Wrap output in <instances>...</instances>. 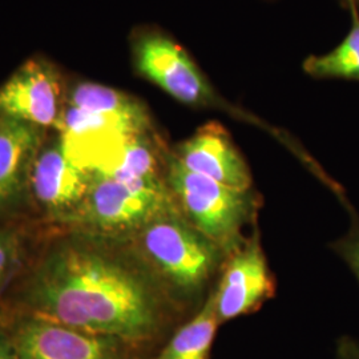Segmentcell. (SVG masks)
Wrapping results in <instances>:
<instances>
[{
    "label": "cell",
    "mask_w": 359,
    "mask_h": 359,
    "mask_svg": "<svg viewBox=\"0 0 359 359\" xmlns=\"http://www.w3.org/2000/svg\"><path fill=\"white\" fill-rule=\"evenodd\" d=\"M51 236L18 276L19 313L116 337L149 354L184 322L187 309L128 241L67 228Z\"/></svg>",
    "instance_id": "6da1fadb"
},
{
    "label": "cell",
    "mask_w": 359,
    "mask_h": 359,
    "mask_svg": "<svg viewBox=\"0 0 359 359\" xmlns=\"http://www.w3.org/2000/svg\"><path fill=\"white\" fill-rule=\"evenodd\" d=\"M128 243L185 309L219 274L228 257L182 216L176 204L148 222Z\"/></svg>",
    "instance_id": "7a4b0ae2"
},
{
    "label": "cell",
    "mask_w": 359,
    "mask_h": 359,
    "mask_svg": "<svg viewBox=\"0 0 359 359\" xmlns=\"http://www.w3.org/2000/svg\"><path fill=\"white\" fill-rule=\"evenodd\" d=\"M133 63L144 79L164 90L180 103L193 108L217 109L231 117L253 124L269 132L273 137L283 142L293 154L305 163L309 154L295 144L283 130L270 127L257 116L236 107L222 97L209 83L201 69L192 60L188 52L161 32H142L133 40Z\"/></svg>",
    "instance_id": "3957f363"
},
{
    "label": "cell",
    "mask_w": 359,
    "mask_h": 359,
    "mask_svg": "<svg viewBox=\"0 0 359 359\" xmlns=\"http://www.w3.org/2000/svg\"><path fill=\"white\" fill-rule=\"evenodd\" d=\"M165 181L182 216L231 255L245 241L244 229L257 215L256 192L234 189L191 172L168 151Z\"/></svg>",
    "instance_id": "277c9868"
},
{
    "label": "cell",
    "mask_w": 359,
    "mask_h": 359,
    "mask_svg": "<svg viewBox=\"0 0 359 359\" xmlns=\"http://www.w3.org/2000/svg\"><path fill=\"white\" fill-rule=\"evenodd\" d=\"M173 205L167 184L130 182L103 170H90L84 201L65 228L128 241Z\"/></svg>",
    "instance_id": "5b68a950"
},
{
    "label": "cell",
    "mask_w": 359,
    "mask_h": 359,
    "mask_svg": "<svg viewBox=\"0 0 359 359\" xmlns=\"http://www.w3.org/2000/svg\"><path fill=\"white\" fill-rule=\"evenodd\" d=\"M18 359H148L140 347L104 334L19 313L8 332Z\"/></svg>",
    "instance_id": "8992f818"
},
{
    "label": "cell",
    "mask_w": 359,
    "mask_h": 359,
    "mask_svg": "<svg viewBox=\"0 0 359 359\" xmlns=\"http://www.w3.org/2000/svg\"><path fill=\"white\" fill-rule=\"evenodd\" d=\"M90 185V170L79 167L65 152L60 135L47 133L31 173V204L60 228L76 215Z\"/></svg>",
    "instance_id": "52a82bcc"
},
{
    "label": "cell",
    "mask_w": 359,
    "mask_h": 359,
    "mask_svg": "<svg viewBox=\"0 0 359 359\" xmlns=\"http://www.w3.org/2000/svg\"><path fill=\"white\" fill-rule=\"evenodd\" d=\"M219 325L248 316L276 293V281L258 231L226 257L212 289Z\"/></svg>",
    "instance_id": "ba28073f"
},
{
    "label": "cell",
    "mask_w": 359,
    "mask_h": 359,
    "mask_svg": "<svg viewBox=\"0 0 359 359\" xmlns=\"http://www.w3.org/2000/svg\"><path fill=\"white\" fill-rule=\"evenodd\" d=\"M65 95L60 69L44 57L29 59L0 86V117L55 130L65 109Z\"/></svg>",
    "instance_id": "9c48e42d"
},
{
    "label": "cell",
    "mask_w": 359,
    "mask_h": 359,
    "mask_svg": "<svg viewBox=\"0 0 359 359\" xmlns=\"http://www.w3.org/2000/svg\"><path fill=\"white\" fill-rule=\"evenodd\" d=\"M48 132L26 121L0 117V224H10L31 204V173Z\"/></svg>",
    "instance_id": "30bf717a"
},
{
    "label": "cell",
    "mask_w": 359,
    "mask_h": 359,
    "mask_svg": "<svg viewBox=\"0 0 359 359\" xmlns=\"http://www.w3.org/2000/svg\"><path fill=\"white\" fill-rule=\"evenodd\" d=\"M172 154L191 172L234 189L250 191L253 179L231 135L216 121L197 129L172 149Z\"/></svg>",
    "instance_id": "8fae6325"
},
{
    "label": "cell",
    "mask_w": 359,
    "mask_h": 359,
    "mask_svg": "<svg viewBox=\"0 0 359 359\" xmlns=\"http://www.w3.org/2000/svg\"><path fill=\"white\" fill-rule=\"evenodd\" d=\"M65 103L115 116L142 135L154 132L152 117L145 104L132 95L107 86L90 81L68 84Z\"/></svg>",
    "instance_id": "7c38bea8"
},
{
    "label": "cell",
    "mask_w": 359,
    "mask_h": 359,
    "mask_svg": "<svg viewBox=\"0 0 359 359\" xmlns=\"http://www.w3.org/2000/svg\"><path fill=\"white\" fill-rule=\"evenodd\" d=\"M219 326L210 290L200 309L180 323L148 359H210Z\"/></svg>",
    "instance_id": "4fadbf2b"
},
{
    "label": "cell",
    "mask_w": 359,
    "mask_h": 359,
    "mask_svg": "<svg viewBox=\"0 0 359 359\" xmlns=\"http://www.w3.org/2000/svg\"><path fill=\"white\" fill-rule=\"evenodd\" d=\"M304 69L311 76L359 80V18L357 13L354 25L341 44L329 53L310 56L304 63Z\"/></svg>",
    "instance_id": "5bb4252c"
},
{
    "label": "cell",
    "mask_w": 359,
    "mask_h": 359,
    "mask_svg": "<svg viewBox=\"0 0 359 359\" xmlns=\"http://www.w3.org/2000/svg\"><path fill=\"white\" fill-rule=\"evenodd\" d=\"M23 234L10 224H0V295L25 268Z\"/></svg>",
    "instance_id": "9a60e30c"
},
{
    "label": "cell",
    "mask_w": 359,
    "mask_h": 359,
    "mask_svg": "<svg viewBox=\"0 0 359 359\" xmlns=\"http://www.w3.org/2000/svg\"><path fill=\"white\" fill-rule=\"evenodd\" d=\"M339 200L348 209L351 222L348 231L332 244V249L346 264L359 283V217L345 194L339 196Z\"/></svg>",
    "instance_id": "2e32d148"
},
{
    "label": "cell",
    "mask_w": 359,
    "mask_h": 359,
    "mask_svg": "<svg viewBox=\"0 0 359 359\" xmlns=\"http://www.w3.org/2000/svg\"><path fill=\"white\" fill-rule=\"evenodd\" d=\"M334 359H359V339L351 335H342L335 342Z\"/></svg>",
    "instance_id": "e0dca14e"
},
{
    "label": "cell",
    "mask_w": 359,
    "mask_h": 359,
    "mask_svg": "<svg viewBox=\"0 0 359 359\" xmlns=\"http://www.w3.org/2000/svg\"><path fill=\"white\" fill-rule=\"evenodd\" d=\"M0 359H18L10 334L3 332H0Z\"/></svg>",
    "instance_id": "ac0fdd59"
},
{
    "label": "cell",
    "mask_w": 359,
    "mask_h": 359,
    "mask_svg": "<svg viewBox=\"0 0 359 359\" xmlns=\"http://www.w3.org/2000/svg\"><path fill=\"white\" fill-rule=\"evenodd\" d=\"M344 1H345V3H348V4H351V3H353V0H344Z\"/></svg>",
    "instance_id": "d6986e66"
}]
</instances>
